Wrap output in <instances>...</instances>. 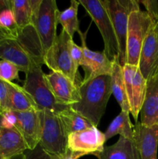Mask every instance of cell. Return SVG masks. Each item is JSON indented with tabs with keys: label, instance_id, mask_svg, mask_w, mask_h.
<instances>
[{
	"label": "cell",
	"instance_id": "1",
	"mask_svg": "<svg viewBox=\"0 0 158 159\" xmlns=\"http://www.w3.org/2000/svg\"><path fill=\"white\" fill-rule=\"evenodd\" d=\"M0 59L13 64L26 74L43 64V54L33 26L19 30L15 37L0 39Z\"/></svg>",
	"mask_w": 158,
	"mask_h": 159
},
{
	"label": "cell",
	"instance_id": "2",
	"mask_svg": "<svg viewBox=\"0 0 158 159\" xmlns=\"http://www.w3.org/2000/svg\"><path fill=\"white\" fill-rule=\"evenodd\" d=\"M80 100L71 108L97 127L104 115L112 93L111 75L82 80L78 86Z\"/></svg>",
	"mask_w": 158,
	"mask_h": 159
},
{
	"label": "cell",
	"instance_id": "3",
	"mask_svg": "<svg viewBox=\"0 0 158 159\" xmlns=\"http://www.w3.org/2000/svg\"><path fill=\"white\" fill-rule=\"evenodd\" d=\"M40 138L39 145L50 155H59L68 149V134L58 114L48 110L39 111Z\"/></svg>",
	"mask_w": 158,
	"mask_h": 159
},
{
	"label": "cell",
	"instance_id": "4",
	"mask_svg": "<svg viewBox=\"0 0 158 159\" xmlns=\"http://www.w3.org/2000/svg\"><path fill=\"white\" fill-rule=\"evenodd\" d=\"M92 21L99 30L104 42L105 55L112 60L119 55V48L116 33L103 0H79Z\"/></svg>",
	"mask_w": 158,
	"mask_h": 159
},
{
	"label": "cell",
	"instance_id": "5",
	"mask_svg": "<svg viewBox=\"0 0 158 159\" xmlns=\"http://www.w3.org/2000/svg\"><path fill=\"white\" fill-rule=\"evenodd\" d=\"M22 87L32 98L40 110H48L58 113L68 107L57 102L50 89L46 74L42 70L40 65H35L26 73Z\"/></svg>",
	"mask_w": 158,
	"mask_h": 159
},
{
	"label": "cell",
	"instance_id": "6",
	"mask_svg": "<svg viewBox=\"0 0 158 159\" xmlns=\"http://www.w3.org/2000/svg\"><path fill=\"white\" fill-rule=\"evenodd\" d=\"M112 23L119 48V59L123 66L126 64V36L129 16L131 12L139 9V1L103 0Z\"/></svg>",
	"mask_w": 158,
	"mask_h": 159
},
{
	"label": "cell",
	"instance_id": "7",
	"mask_svg": "<svg viewBox=\"0 0 158 159\" xmlns=\"http://www.w3.org/2000/svg\"><path fill=\"white\" fill-rule=\"evenodd\" d=\"M154 23L146 11L137 9L129 14L126 36V64L138 66L143 43Z\"/></svg>",
	"mask_w": 158,
	"mask_h": 159
},
{
	"label": "cell",
	"instance_id": "8",
	"mask_svg": "<svg viewBox=\"0 0 158 159\" xmlns=\"http://www.w3.org/2000/svg\"><path fill=\"white\" fill-rule=\"evenodd\" d=\"M71 39L72 38L62 30L43 56V64L51 71L61 73L73 82H77V76L80 74L76 71L70 55L68 43Z\"/></svg>",
	"mask_w": 158,
	"mask_h": 159
},
{
	"label": "cell",
	"instance_id": "9",
	"mask_svg": "<svg viewBox=\"0 0 158 159\" xmlns=\"http://www.w3.org/2000/svg\"><path fill=\"white\" fill-rule=\"evenodd\" d=\"M59 13L60 11L55 0H43L33 23L43 56L57 37Z\"/></svg>",
	"mask_w": 158,
	"mask_h": 159
},
{
	"label": "cell",
	"instance_id": "10",
	"mask_svg": "<svg viewBox=\"0 0 158 159\" xmlns=\"http://www.w3.org/2000/svg\"><path fill=\"white\" fill-rule=\"evenodd\" d=\"M122 68L129 112L137 122L145 99L147 80L142 75L138 66L125 64Z\"/></svg>",
	"mask_w": 158,
	"mask_h": 159
},
{
	"label": "cell",
	"instance_id": "11",
	"mask_svg": "<svg viewBox=\"0 0 158 159\" xmlns=\"http://www.w3.org/2000/svg\"><path fill=\"white\" fill-rule=\"evenodd\" d=\"M105 142L104 133L101 132L95 126L71 133L68 136V148L85 155H93L96 156L103 151Z\"/></svg>",
	"mask_w": 158,
	"mask_h": 159
},
{
	"label": "cell",
	"instance_id": "12",
	"mask_svg": "<svg viewBox=\"0 0 158 159\" xmlns=\"http://www.w3.org/2000/svg\"><path fill=\"white\" fill-rule=\"evenodd\" d=\"M46 79L53 96L58 103L71 107L79 102L78 83L73 82L61 73L55 71L46 74Z\"/></svg>",
	"mask_w": 158,
	"mask_h": 159
},
{
	"label": "cell",
	"instance_id": "13",
	"mask_svg": "<svg viewBox=\"0 0 158 159\" xmlns=\"http://www.w3.org/2000/svg\"><path fill=\"white\" fill-rule=\"evenodd\" d=\"M138 68L147 81L158 75V32L155 23L143 43Z\"/></svg>",
	"mask_w": 158,
	"mask_h": 159
},
{
	"label": "cell",
	"instance_id": "14",
	"mask_svg": "<svg viewBox=\"0 0 158 159\" xmlns=\"http://www.w3.org/2000/svg\"><path fill=\"white\" fill-rule=\"evenodd\" d=\"M84 61L81 67L85 71L83 80H88L99 75H109L112 71V60H110L104 52H96L90 50L86 45V34H80Z\"/></svg>",
	"mask_w": 158,
	"mask_h": 159
},
{
	"label": "cell",
	"instance_id": "15",
	"mask_svg": "<svg viewBox=\"0 0 158 159\" xmlns=\"http://www.w3.org/2000/svg\"><path fill=\"white\" fill-rule=\"evenodd\" d=\"M134 141L140 159H157L158 125L134 126Z\"/></svg>",
	"mask_w": 158,
	"mask_h": 159
},
{
	"label": "cell",
	"instance_id": "16",
	"mask_svg": "<svg viewBox=\"0 0 158 159\" xmlns=\"http://www.w3.org/2000/svg\"><path fill=\"white\" fill-rule=\"evenodd\" d=\"M16 117L15 128L24 139L28 149H34L40 143V124L39 111H13Z\"/></svg>",
	"mask_w": 158,
	"mask_h": 159
},
{
	"label": "cell",
	"instance_id": "17",
	"mask_svg": "<svg viewBox=\"0 0 158 159\" xmlns=\"http://www.w3.org/2000/svg\"><path fill=\"white\" fill-rule=\"evenodd\" d=\"M139 113L143 125H158V75L147 81L145 99Z\"/></svg>",
	"mask_w": 158,
	"mask_h": 159
},
{
	"label": "cell",
	"instance_id": "18",
	"mask_svg": "<svg viewBox=\"0 0 158 159\" xmlns=\"http://www.w3.org/2000/svg\"><path fill=\"white\" fill-rule=\"evenodd\" d=\"M28 149L20 132L15 127L0 130V159L12 158L23 154Z\"/></svg>",
	"mask_w": 158,
	"mask_h": 159
},
{
	"label": "cell",
	"instance_id": "19",
	"mask_svg": "<svg viewBox=\"0 0 158 159\" xmlns=\"http://www.w3.org/2000/svg\"><path fill=\"white\" fill-rule=\"evenodd\" d=\"M96 157L99 159H140L134 139L129 140L122 136L112 145L105 146Z\"/></svg>",
	"mask_w": 158,
	"mask_h": 159
},
{
	"label": "cell",
	"instance_id": "20",
	"mask_svg": "<svg viewBox=\"0 0 158 159\" xmlns=\"http://www.w3.org/2000/svg\"><path fill=\"white\" fill-rule=\"evenodd\" d=\"M6 83L8 89L9 110L16 112L40 111L32 98L23 87L12 82H6Z\"/></svg>",
	"mask_w": 158,
	"mask_h": 159
},
{
	"label": "cell",
	"instance_id": "21",
	"mask_svg": "<svg viewBox=\"0 0 158 159\" xmlns=\"http://www.w3.org/2000/svg\"><path fill=\"white\" fill-rule=\"evenodd\" d=\"M112 71L111 74L112 93L120 106L121 110L130 113L124 82L123 68L118 57L112 59Z\"/></svg>",
	"mask_w": 158,
	"mask_h": 159
},
{
	"label": "cell",
	"instance_id": "22",
	"mask_svg": "<svg viewBox=\"0 0 158 159\" xmlns=\"http://www.w3.org/2000/svg\"><path fill=\"white\" fill-rule=\"evenodd\" d=\"M129 112L121 110L120 113L110 123L104 133L105 141L119 134L129 140L134 139V126L132 124Z\"/></svg>",
	"mask_w": 158,
	"mask_h": 159
},
{
	"label": "cell",
	"instance_id": "23",
	"mask_svg": "<svg viewBox=\"0 0 158 159\" xmlns=\"http://www.w3.org/2000/svg\"><path fill=\"white\" fill-rule=\"evenodd\" d=\"M61 120L68 135L93 127V124L86 118L73 110L71 107L57 113Z\"/></svg>",
	"mask_w": 158,
	"mask_h": 159
},
{
	"label": "cell",
	"instance_id": "24",
	"mask_svg": "<svg viewBox=\"0 0 158 159\" xmlns=\"http://www.w3.org/2000/svg\"><path fill=\"white\" fill-rule=\"evenodd\" d=\"M79 2L71 0V5L68 9L60 12L58 16V23L63 27V30L70 36L71 38H74L76 32L81 34L79 27V21L77 19V10H78Z\"/></svg>",
	"mask_w": 158,
	"mask_h": 159
},
{
	"label": "cell",
	"instance_id": "25",
	"mask_svg": "<svg viewBox=\"0 0 158 159\" xmlns=\"http://www.w3.org/2000/svg\"><path fill=\"white\" fill-rule=\"evenodd\" d=\"M11 9L19 29L33 25V13L29 0H11Z\"/></svg>",
	"mask_w": 158,
	"mask_h": 159
},
{
	"label": "cell",
	"instance_id": "26",
	"mask_svg": "<svg viewBox=\"0 0 158 159\" xmlns=\"http://www.w3.org/2000/svg\"><path fill=\"white\" fill-rule=\"evenodd\" d=\"M0 28L12 37H15L18 34L20 29L11 9H6L0 12Z\"/></svg>",
	"mask_w": 158,
	"mask_h": 159
},
{
	"label": "cell",
	"instance_id": "27",
	"mask_svg": "<svg viewBox=\"0 0 158 159\" xmlns=\"http://www.w3.org/2000/svg\"><path fill=\"white\" fill-rule=\"evenodd\" d=\"M20 70L13 64L6 61L0 60V79L6 82H12L13 80H20Z\"/></svg>",
	"mask_w": 158,
	"mask_h": 159
},
{
	"label": "cell",
	"instance_id": "28",
	"mask_svg": "<svg viewBox=\"0 0 158 159\" xmlns=\"http://www.w3.org/2000/svg\"><path fill=\"white\" fill-rule=\"evenodd\" d=\"M68 47H69L70 55H71V58L72 60L73 65H74L76 71H78L79 66H81L82 64H83V50H82L81 47L78 46V45H77L74 43L73 39H71L69 40Z\"/></svg>",
	"mask_w": 158,
	"mask_h": 159
},
{
	"label": "cell",
	"instance_id": "29",
	"mask_svg": "<svg viewBox=\"0 0 158 159\" xmlns=\"http://www.w3.org/2000/svg\"><path fill=\"white\" fill-rule=\"evenodd\" d=\"M26 159H55L56 155H50L45 152L40 145H37L34 149H27L24 152Z\"/></svg>",
	"mask_w": 158,
	"mask_h": 159
},
{
	"label": "cell",
	"instance_id": "30",
	"mask_svg": "<svg viewBox=\"0 0 158 159\" xmlns=\"http://www.w3.org/2000/svg\"><path fill=\"white\" fill-rule=\"evenodd\" d=\"M9 110L8 102V89L5 81L0 79V113Z\"/></svg>",
	"mask_w": 158,
	"mask_h": 159
},
{
	"label": "cell",
	"instance_id": "31",
	"mask_svg": "<svg viewBox=\"0 0 158 159\" xmlns=\"http://www.w3.org/2000/svg\"><path fill=\"white\" fill-rule=\"evenodd\" d=\"M2 128L12 129L16 124V117L12 110H8L2 113Z\"/></svg>",
	"mask_w": 158,
	"mask_h": 159
},
{
	"label": "cell",
	"instance_id": "32",
	"mask_svg": "<svg viewBox=\"0 0 158 159\" xmlns=\"http://www.w3.org/2000/svg\"><path fill=\"white\" fill-rule=\"evenodd\" d=\"M139 2L144 5L147 11L146 12L149 14L152 20L154 22L156 21L158 18V2L156 1H150V0H145V1H140Z\"/></svg>",
	"mask_w": 158,
	"mask_h": 159
},
{
	"label": "cell",
	"instance_id": "33",
	"mask_svg": "<svg viewBox=\"0 0 158 159\" xmlns=\"http://www.w3.org/2000/svg\"><path fill=\"white\" fill-rule=\"evenodd\" d=\"M85 154L80 153V152H74L72 151L67 149L64 153L61 155H56L55 159H79L81 157L85 156Z\"/></svg>",
	"mask_w": 158,
	"mask_h": 159
},
{
	"label": "cell",
	"instance_id": "34",
	"mask_svg": "<svg viewBox=\"0 0 158 159\" xmlns=\"http://www.w3.org/2000/svg\"><path fill=\"white\" fill-rule=\"evenodd\" d=\"M6 9H11V0H0V12Z\"/></svg>",
	"mask_w": 158,
	"mask_h": 159
},
{
	"label": "cell",
	"instance_id": "35",
	"mask_svg": "<svg viewBox=\"0 0 158 159\" xmlns=\"http://www.w3.org/2000/svg\"><path fill=\"white\" fill-rule=\"evenodd\" d=\"M6 37H11L9 34H7L6 31L3 30L2 29L0 28V39L6 38Z\"/></svg>",
	"mask_w": 158,
	"mask_h": 159
},
{
	"label": "cell",
	"instance_id": "36",
	"mask_svg": "<svg viewBox=\"0 0 158 159\" xmlns=\"http://www.w3.org/2000/svg\"><path fill=\"white\" fill-rule=\"evenodd\" d=\"M6 159H26V157H25L24 153H23V154H20V155H15V156L12 157V158H6Z\"/></svg>",
	"mask_w": 158,
	"mask_h": 159
},
{
	"label": "cell",
	"instance_id": "37",
	"mask_svg": "<svg viewBox=\"0 0 158 159\" xmlns=\"http://www.w3.org/2000/svg\"><path fill=\"white\" fill-rule=\"evenodd\" d=\"M2 115L0 113V130H2Z\"/></svg>",
	"mask_w": 158,
	"mask_h": 159
},
{
	"label": "cell",
	"instance_id": "38",
	"mask_svg": "<svg viewBox=\"0 0 158 159\" xmlns=\"http://www.w3.org/2000/svg\"><path fill=\"white\" fill-rule=\"evenodd\" d=\"M155 26H156V29L158 32V18H157V20H156V21L155 22Z\"/></svg>",
	"mask_w": 158,
	"mask_h": 159
}]
</instances>
